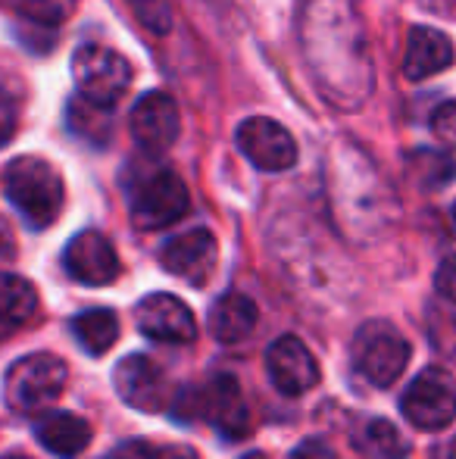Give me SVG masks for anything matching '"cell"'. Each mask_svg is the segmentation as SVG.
<instances>
[{"label":"cell","mask_w":456,"mask_h":459,"mask_svg":"<svg viewBox=\"0 0 456 459\" xmlns=\"http://www.w3.org/2000/svg\"><path fill=\"white\" fill-rule=\"evenodd\" d=\"M4 191L6 200L19 210V216L38 231L56 222V216L63 210V200H66L60 169L41 157L13 160L4 172Z\"/></svg>","instance_id":"6da1fadb"},{"label":"cell","mask_w":456,"mask_h":459,"mask_svg":"<svg viewBox=\"0 0 456 459\" xmlns=\"http://www.w3.org/2000/svg\"><path fill=\"white\" fill-rule=\"evenodd\" d=\"M188 187L166 166H147L134 172L128 185V216L138 231H159L188 212Z\"/></svg>","instance_id":"7a4b0ae2"},{"label":"cell","mask_w":456,"mask_h":459,"mask_svg":"<svg viewBox=\"0 0 456 459\" xmlns=\"http://www.w3.org/2000/svg\"><path fill=\"white\" fill-rule=\"evenodd\" d=\"M69 378V368L54 353H29L6 368L4 400L13 412L29 416L44 406H50L63 394Z\"/></svg>","instance_id":"3957f363"},{"label":"cell","mask_w":456,"mask_h":459,"mask_svg":"<svg viewBox=\"0 0 456 459\" xmlns=\"http://www.w3.org/2000/svg\"><path fill=\"white\" fill-rule=\"evenodd\" d=\"M409 363V341L391 322H366L353 338V366L369 385L391 387Z\"/></svg>","instance_id":"277c9868"},{"label":"cell","mask_w":456,"mask_h":459,"mask_svg":"<svg viewBox=\"0 0 456 459\" xmlns=\"http://www.w3.org/2000/svg\"><path fill=\"white\" fill-rule=\"evenodd\" d=\"M73 79L79 97L113 109L132 85V66L125 56L104 44H85L73 56Z\"/></svg>","instance_id":"5b68a950"},{"label":"cell","mask_w":456,"mask_h":459,"mask_svg":"<svg viewBox=\"0 0 456 459\" xmlns=\"http://www.w3.org/2000/svg\"><path fill=\"white\" fill-rule=\"evenodd\" d=\"M403 416L422 431H441L456 419V381L444 368H426L400 400Z\"/></svg>","instance_id":"8992f818"},{"label":"cell","mask_w":456,"mask_h":459,"mask_svg":"<svg viewBox=\"0 0 456 459\" xmlns=\"http://www.w3.org/2000/svg\"><path fill=\"white\" fill-rule=\"evenodd\" d=\"M128 128L132 138L147 157H159L178 141L182 132V119H178V107L169 94L163 91H147L134 100L132 113H128Z\"/></svg>","instance_id":"52a82bcc"},{"label":"cell","mask_w":456,"mask_h":459,"mask_svg":"<svg viewBox=\"0 0 456 459\" xmlns=\"http://www.w3.org/2000/svg\"><path fill=\"white\" fill-rule=\"evenodd\" d=\"M237 151L262 172H285L297 163V141L291 138L285 126L266 116L244 119L235 132Z\"/></svg>","instance_id":"ba28073f"},{"label":"cell","mask_w":456,"mask_h":459,"mask_svg":"<svg viewBox=\"0 0 456 459\" xmlns=\"http://www.w3.org/2000/svg\"><path fill=\"white\" fill-rule=\"evenodd\" d=\"M159 266L169 275L182 278V281L203 288L213 278L219 266V241L213 231L207 229H191L185 235L172 238L159 250Z\"/></svg>","instance_id":"9c48e42d"},{"label":"cell","mask_w":456,"mask_h":459,"mask_svg":"<svg viewBox=\"0 0 456 459\" xmlns=\"http://www.w3.org/2000/svg\"><path fill=\"white\" fill-rule=\"evenodd\" d=\"M113 387L128 406L141 412H159L169 403V378L144 353L119 359L113 368Z\"/></svg>","instance_id":"30bf717a"},{"label":"cell","mask_w":456,"mask_h":459,"mask_svg":"<svg viewBox=\"0 0 456 459\" xmlns=\"http://www.w3.org/2000/svg\"><path fill=\"white\" fill-rule=\"evenodd\" d=\"M63 266L69 278L88 284V288H104L113 284L122 273L119 254H116L113 241L104 238L100 231H82L63 250Z\"/></svg>","instance_id":"8fae6325"},{"label":"cell","mask_w":456,"mask_h":459,"mask_svg":"<svg viewBox=\"0 0 456 459\" xmlns=\"http://www.w3.org/2000/svg\"><path fill=\"white\" fill-rule=\"evenodd\" d=\"M266 372L272 385L288 397H300V394L313 391L319 385V363L313 351L294 334L272 341L266 351Z\"/></svg>","instance_id":"7c38bea8"},{"label":"cell","mask_w":456,"mask_h":459,"mask_svg":"<svg viewBox=\"0 0 456 459\" xmlns=\"http://www.w3.org/2000/svg\"><path fill=\"white\" fill-rule=\"evenodd\" d=\"M141 334L159 344H188L197 334V319L185 300L172 294H151L134 309Z\"/></svg>","instance_id":"4fadbf2b"},{"label":"cell","mask_w":456,"mask_h":459,"mask_svg":"<svg viewBox=\"0 0 456 459\" xmlns=\"http://www.w3.org/2000/svg\"><path fill=\"white\" fill-rule=\"evenodd\" d=\"M197 410H201V416L207 419V422H213L222 435L231 437V441L247 437L250 425H254L241 385H237L231 375H216L207 387L197 391Z\"/></svg>","instance_id":"5bb4252c"},{"label":"cell","mask_w":456,"mask_h":459,"mask_svg":"<svg viewBox=\"0 0 456 459\" xmlns=\"http://www.w3.org/2000/svg\"><path fill=\"white\" fill-rule=\"evenodd\" d=\"M456 60L453 41L438 29H428V25H416L409 29L407 38V54H403V75L409 82L432 79V75L451 69Z\"/></svg>","instance_id":"9a60e30c"},{"label":"cell","mask_w":456,"mask_h":459,"mask_svg":"<svg viewBox=\"0 0 456 459\" xmlns=\"http://www.w3.org/2000/svg\"><path fill=\"white\" fill-rule=\"evenodd\" d=\"M91 437H94L91 425L82 416H75V412H54V416H47L38 425V441H41V447L63 459L85 454Z\"/></svg>","instance_id":"2e32d148"},{"label":"cell","mask_w":456,"mask_h":459,"mask_svg":"<svg viewBox=\"0 0 456 459\" xmlns=\"http://www.w3.org/2000/svg\"><path fill=\"white\" fill-rule=\"evenodd\" d=\"M207 325L216 341H222V344H237V341H244L250 332H254L256 303L250 300V297L237 294V290L222 294L219 300L213 303V309H210Z\"/></svg>","instance_id":"e0dca14e"},{"label":"cell","mask_w":456,"mask_h":459,"mask_svg":"<svg viewBox=\"0 0 456 459\" xmlns=\"http://www.w3.org/2000/svg\"><path fill=\"white\" fill-rule=\"evenodd\" d=\"M38 313V290L29 278L0 273V322L25 325Z\"/></svg>","instance_id":"ac0fdd59"},{"label":"cell","mask_w":456,"mask_h":459,"mask_svg":"<svg viewBox=\"0 0 456 459\" xmlns=\"http://www.w3.org/2000/svg\"><path fill=\"white\" fill-rule=\"evenodd\" d=\"M357 450L369 459H407L409 441L397 431L394 422L388 419H372L357 431Z\"/></svg>","instance_id":"d6986e66"},{"label":"cell","mask_w":456,"mask_h":459,"mask_svg":"<svg viewBox=\"0 0 456 459\" xmlns=\"http://www.w3.org/2000/svg\"><path fill=\"white\" fill-rule=\"evenodd\" d=\"M73 332L79 338V344L85 347V353L100 357L116 344L119 338V319H116L113 309H88L79 319L73 322Z\"/></svg>","instance_id":"ffe728a7"},{"label":"cell","mask_w":456,"mask_h":459,"mask_svg":"<svg viewBox=\"0 0 456 459\" xmlns=\"http://www.w3.org/2000/svg\"><path fill=\"white\" fill-rule=\"evenodd\" d=\"M66 119L79 138L94 141V144H107L113 134V113L107 107L85 100V97H73L66 107Z\"/></svg>","instance_id":"44dd1931"},{"label":"cell","mask_w":456,"mask_h":459,"mask_svg":"<svg viewBox=\"0 0 456 459\" xmlns=\"http://www.w3.org/2000/svg\"><path fill=\"white\" fill-rule=\"evenodd\" d=\"M19 113H22V94L19 88L6 85V79H0V147L10 144L13 134L19 132Z\"/></svg>","instance_id":"7402d4cb"},{"label":"cell","mask_w":456,"mask_h":459,"mask_svg":"<svg viewBox=\"0 0 456 459\" xmlns=\"http://www.w3.org/2000/svg\"><path fill=\"white\" fill-rule=\"evenodd\" d=\"M416 160L422 163V169H413L419 176V185L426 187H441L456 176V166L441 153H416Z\"/></svg>","instance_id":"603a6c76"},{"label":"cell","mask_w":456,"mask_h":459,"mask_svg":"<svg viewBox=\"0 0 456 459\" xmlns=\"http://www.w3.org/2000/svg\"><path fill=\"white\" fill-rule=\"evenodd\" d=\"M128 6H132L134 16H138L151 31H157V35L169 31V25H172L169 0H128Z\"/></svg>","instance_id":"cb8c5ba5"},{"label":"cell","mask_w":456,"mask_h":459,"mask_svg":"<svg viewBox=\"0 0 456 459\" xmlns=\"http://www.w3.org/2000/svg\"><path fill=\"white\" fill-rule=\"evenodd\" d=\"M22 13L31 22L54 25V22H63V16L69 13V0H25Z\"/></svg>","instance_id":"d4e9b609"},{"label":"cell","mask_w":456,"mask_h":459,"mask_svg":"<svg viewBox=\"0 0 456 459\" xmlns=\"http://www.w3.org/2000/svg\"><path fill=\"white\" fill-rule=\"evenodd\" d=\"M432 132L441 144L456 147V100H447L434 109L432 113Z\"/></svg>","instance_id":"484cf974"},{"label":"cell","mask_w":456,"mask_h":459,"mask_svg":"<svg viewBox=\"0 0 456 459\" xmlns=\"http://www.w3.org/2000/svg\"><path fill=\"white\" fill-rule=\"evenodd\" d=\"M434 288H438V294L444 300L456 303V254L441 260L438 273H434Z\"/></svg>","instance_id":"4316f807"},{"label":"cell","mask_w":456,"mask_h":459,"mask_svg":"<svg viewBox=\"0 0 456 459\" xmlns=\"http://www.w3.org/2000/svg\"><path fill=\"white\" fill-rule=\"evenodd\" d=\"M291 459H335V450H331L325 441H319V437H310V441L294 447Z\"/></svg>","instance_id":"83f0119b"},{"label":"cell","mask_w":456,"mask_h":459,"mask_svg":"<svg viewBox=\"0 0 456 459\" xmlns=\"http://www.w3.org/2000/svg\"><path fill=\"white\" fill-rule=\"evenodd\" d=\"M110 459H153V447H147L144 441H132L116 447Z\"/></svg>","instance_id":"f1b7e54d"},{"label":"cell","mask_w":456,"mask_h":459,"mask_svg":"<svg viewBox=\"0 0 456 459\" xmlns=\"http://www.w3.org/2000/svg\"><path fill=\"white\" fill-rule=\"evenodd\" d=\"M153 459H201L194 447H185V444H166V447L153 450Z\"/></svg>","instance_id":"f546056e"},{"label":"cell","mask_w":456,"mask_h":459,"mask_svg":"<svg viewBox=\"0 0 456 459\" xmlns=\"http://www.w3.org/2000/svg\"><path fill=\"white\" fill-rule=\"evenodd\" d=\"M16 256V235H13L10 222L0 219V260H13Z\"/></svg>","instance_id":"4dcf8cb0"},{"label":"cell","mask_w":456,"mask_h":459,"mask_svg":"<svg viewBox=\"0 0 456 459\" xmlns=\"http://www.w3.org/2000/svg\"><path fill=\"white\" fill-rule=\"evenodd\" d=\"M241 459H272L269 454H260V450H254V454H247V456H241Z\"/></svg>","instance_id":"1f68e13d"},{"label":"cell","mask_w":456,"mask_h":459,"mask_svg":"<svg viewBox=\"0 0 456 459\" xmlns=\"http://www.w3.org/2000/svg\"><path fill=\"white\" fill-rule=\"evenodd\" d=\"M4 459H31V456H22V454H6Z\"/></svg>","instance_id":"d6a6232c"},{"label":"cell","mask_w":456,"mask_h":459,"mask_svg":"<svg viewBox=\"0 0 456 459\" xmlns=\"http://www.w3.org/2000/svg\"><path fill=\"white\" fill-rule=\"evenodd\" d=\"M451 459H456V437H453V444H451Z\"/></svg>","instance_id":"836d02e7"},{"label":"cell","mask_w":456,"mask_h":459,"mask_svg":"<svg viewBox=\"0 0 456 459\" xmlns=\"http://www.w3.org/2000/svg\"><path fill=\"white\" fill-rule=\"evenodd\" d=\"M453 225H456V204H453Z\"/></svg>","instance_id":"e575fe53"}]
</instances>
